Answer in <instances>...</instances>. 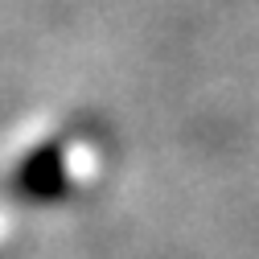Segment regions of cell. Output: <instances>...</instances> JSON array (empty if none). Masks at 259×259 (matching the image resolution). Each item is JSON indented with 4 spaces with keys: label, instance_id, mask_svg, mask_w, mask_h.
Returning a JSON list of instances; mask_svg holds the SVG:
<instances>
[{
    "label": "cell",
    "instance_id": "cell-1",
    "mask_svg": "<svg viewBox=\"0 0 259 259\" xmlns=\"http://www.w3.org/2000/svg\"><path fill=\"white\" fill-rule=\"evenodd\" d=\"M17 185L25 198H58V193H66V173H62V156L54 148L29 156L21 173H17Z\"/></svg>",
    "mask_w": 259,
    "mask_h": 259
}]
</instances>
